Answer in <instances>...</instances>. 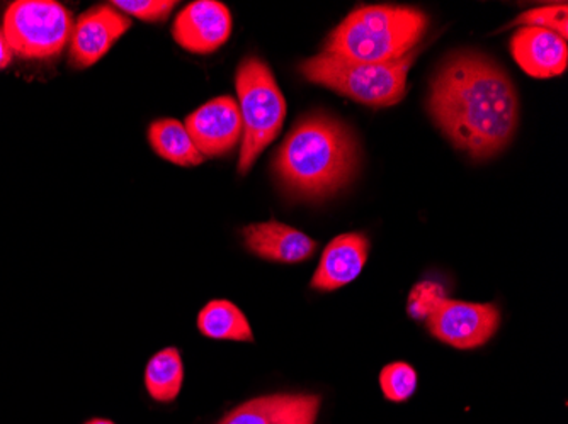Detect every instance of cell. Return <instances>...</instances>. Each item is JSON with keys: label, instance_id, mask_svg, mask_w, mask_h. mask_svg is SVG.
<instances>
[{"label": "cell", "instance_id": "19", "mask_svg": "<svg viewBox=\"0 0 568 424\" xmlns=\"http://www.w3.org/2000/svg\"><path fill=\"white\" fill-rule=\"evenodd\" d=\"M446 299L448 298H446V290L442 283L424 280L412 289L407 301V312L414 320H427Z\"/></svg>", "mask_w": 568, "mask_h": 424}, {"label": "cell", "instance_id": "6", "mask_svg": "<svg viewBox=\"0 0 568 424\" xmlns=\"http://www.w3.org/2000/svg\"><path fill=\"white\" fill-rule=\"evenodd\" d=\"M72 15L53 0H18L4 15V33L12 53L28 60L60 55L72 37Z\"/></svg>", "mask_w": 568, "mask_h": 424}, {"label": "cell", "instance_id": "2", "mask_svg": "<svg viewBox=\"0 0 568 424\" xmlns=\"http://www.w3.org/2000/svg\"><path fill=\"white\" fill-rule=\"evenodd\" d=\"M359 149L353 131L325 113L302 117L274 158L284 189L300 199H327L344 189L357 172Z\"/></svg>", "mask_w": 568, "mask_h": 424}, {"label": "cell", "instance_id": "14", "mask_svg": "<svg viewBox=\"0 0 568 424\" xmlns=\"http://www.w3.org/2000/svg\"><path fill=\"white\" fill-rule=\"evenodd\" d=\"M244 240L252 254L280 263H300L317 250V244L305 232L277 221L247 226Z\"/></svg>", "mask_w": 568, "mask_h": 424}, {"label": "cell", "instance_id": "7", "mask_svg": "<svg viewBox=\"0 0 568 424\" xmlns=\"http://www.w3.org/2000/svg\"><path fill=\"white\" fill-rule=\"evenodd\" d=\"M430 334L455 349H478L496 334L500 323V312L493 304L452 301L446 299L427 318Z\"/></svg>", "mask_w": 568, "mask_h": 424}, {"label": "cell", "instance_id": "16", "mask_svg": "<svg viewBox=\"0 0 568 424\" xmlns=\"http://www.w3.org/2000/svg\"><path fill=\"white\" fill-rule=\"evenodd\" d=\"M201 334L213 340L254 341L244 312L230 301H212L197 316Z\"/></svg>", "mask_w": 568, "mask_h": 424}, {"label": "cell", "instance_id": "10", "mask_svg": "<svg viewBox=\"0 0 568 424\" xmlns=\"http://www.w3.org/2000/svg\"><path fill=\"white\" fill-rule=\"evenodd\" d=\"M130 25L132 21L113 6H99L85 12L70 37V62L77 69L94 65L130 30Z\"/></svg>", "mask_w": 568, "mask_h": 424}, {"label": "cell", "instance_id": "8", "mask_svg": "<svg viewBox=\"0 0 568 424\" xmlns=\"http://www.w3.org/2000/svg\"><path fill=\"white\" fill-rule=\"evenodd\" d=\"M187 133L206 158L226 155L242 138L241 110L235 99L216 97L201 105L186 120Z\"/></svg>", "mask_w": 568, "mask_h": 424}, {"label": "cell", "instance_id": "18", "mask_svg": "<svg viewBox=\"0 0 568 424\" xmlns=\"http://www.w3.org/2000/svg\"><path fill=\"white\" fill-rule=\"evenodd\" d=\"M379 385H382L386 400L392 401V403H404L416 392V370L412 369L408 363H390L382 370Z\"/></svg>", "mask_w": 568, "mask_h": 424}, {"label": "cell", "instance_id": "12", "mask_svg": "<svg viewBox=\"0 0 568 424\" xmlns=\"http://www.w3.org/2000/svg\"><path fill=\"white\" fill-rule=\"evenodd\" d=\"M510 53L535 79H551L567 70V40L544 28H521L510 40Z\"/></svg>", "mask_w": 568, "mask_h": 424}, {"label": "cell", "instance_id": "5", "mask_svg": "<svg viewBox=\"0 0 568 424\" xmlns=\"http://www.w3.org/2000/svg\"><path fill=\"white\" fill-rule=\"evenodd\" d=\"M235 85L244 130L239 172L245 175L280 135L286 117V101L270 66L260 59H245L241 63Z\"/></svg>", "mask_w": 568, "mask_h": 424}, {"label": "cell", "instance_id": "17", "mask_svg": "<svg viewBox=\"0 0 568 424\" xmlns=\"http://www.w3.org/2000/svg\"><path fill=\"white\" fill-rule=\"evenodd\" d=\"M183 359L175 349L162 350L146 363V392L159 403H172L183 387Z\"/></svg>", "mask_w": 568, "mask_h": 424}, {"label": "cell", "instance_id": "4", "mask_svg": "<svg viewBox=\"0 0 568 424\" xmlns=\"http://www.w3.org/2000/svg\"><path fill=\"white\" fill-rule=\"evenodd\" d=\"M417 51L397 62L357 63L321 53L300 66L312 84L331 89L344 97L372 107H390L407 94V75Z\"/></svg>", "mask_w": 568, "mask_h": 424}, {"label": "cell", "instance_id": "3", "mask_svg": "<svg viewBox=\"0 0 568 424\" xmlns=\"http://www.w3.org/2000/svg\"><path fill=\"white\" fill-rule=\"evenodd\" d=\"M427 30L419 9L366 6L351 12L325 41L324 53L357 63H390L404 59Z\"/></svg>", "mask_w": 568, "mask_h": 424}, {"label": "cell", "instance_id": "13", "mask_svg": "<svg viewBox=\"0 0 568 424\" xmlns=\"http://www.w3.org/2000/svg\"><path fill=\"white\" fill-rule=\"evenodd\" d=\"M368 250V240L359 232L337 236L322 254L312 287L331 292L353 282L361 270L365 269Z\"/></svg>", "mask_w": 568, "mask_h": 424}, {"label": "cell", "instance_id": "1", "mask_svg": "<svg viewBox=\"0 0 568 424\" xmlns=\"http://www.w3.org/2000/svg\"><path fill=\"white\" fill-rule=\"evenodd\" d=\"M427 111L443 135L474 161H487L513 139L519 101L509 75L477 51H458L430 81Z\"/></svg>", "mask_w": 568, "mask_h": 424}, {"label": "cell", "instance_id": "21", "mask_svg": "<svg viewBox=\"0 0 568 424\" xmlns=\"http://www.w3.org/2000/svg\"><path fill=\"white\" fill-rule=\"evenodd\" d=\"M113 6L133 18L158 22L164 21L171 14L175 2L174 0H116Z\"/></svg>", "mask_w": 568, "mask_h": 424}, {"label": "cell", "instance_id": "11", "mask_svg": "<svg viewBox=\"0 0 568 424\" xmlns=\"http://www.w3.org/2000/svg\"><path fill=\"white\" fill-rule=\"evenodd\" d=\"M318 407V395H266L242 404L226 414L220 424H315Z\"/></svg>", "mask_w": 568, "mask_h": 424}, {"label": "cell", "instance_id": "20", "mask_svg": "<svg viewBox=\"0 0 568 424\" xmlns=\"http://www.w3.org/2000/svg\"><path fill=\"white\" fill-rule=\"evenodd\" d=\"M514 24H521L525 28H544L554 31L558 37L567 40L568 37V9L567 6H547V8L531 9L519 15Z\"/></svg>", "mask_w": 568, "mask_h": 424}, {"label": "cell", "instance_id": "9", "mask_svg": "<svg viewBox=\"0 0 568 424\" xmlns=\"http://www.w3.org/2000/svg\"><path fill=\"white\" fill-rule=\"evenodd\" d=\"M232 33V14L216 0H197L179 12L172 28L175 43L191 53H213Z\"/></svg>", "mask_w": 568, "mask_h": 424}, {"label": "cell", "instance_id": "15", "mask_svg": "<svg viewBox=\"0 0 568 424\" xmlns=\"http://www.w3.org/2000/svg\"><path fill=\"white\" fill-rule=\"evenodd\" d=\"M149 142L161 158L179 167H197L204 162L186 126L179 121L159 120L150 124Z\"/></svg>", "mask_w": 568, "mask_h": 424}, {"label": "cell", "instance_id": "22", "mask_svg": "<svg viewBox=\"0 0 568 424\" xmlns=\"http://www.w3.org/2000/svg\"><path fill=\"white\" fill-rule=\"evenodd\" d=\"M12 59V50L9 48L8 40H6L4 33L0 31V70L6 69V66L11 63Z\"/></svg>", "mask_w": 568, "mask_h": 424}, {"label": "cell", "instance_id": "23", "mask_svg": "<svg viewBox=\"0 0 568 424\" xmlns=\"http://www.w3.org/2000/svg\"><path fill=\"white\" fill-rule=\"evenodd\" d=\"M85 424H114V423H111V421H106V420H92Z\"/></svg>", "mask_w": 568, "mask_h": 424}]
</instances>
